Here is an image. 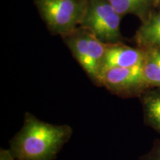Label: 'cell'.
I'll return each mask as SVG.
<instances>
[{"label": "cell", "mask_w": 160, "mask_h": 160, "mask_svg": "<svg viewBox=\"0 0 160 160\" xmlns=\"http://www.w3.org/2000/svg\"><path fill=\"white\" fill-rule=\"evenodd\" d=\"M73 134L68 125H53L26 112L22 128L10 141L16 160H54Z\"/></svg>", "instance_id": "obj_1"}, {"label": "cell", "mask_w": 160, "mask_h": 160, "mask_svg": "<svg viewBox=\"0 0 160 160\" xmlns=\"http://www.w3.org/2000/svg\"><path fill=\"white\" fill-rule=\"evenodd\" d=\"M33 2L50 33L62 37L81 25L88 0H33Z\"/></svg>", "instance_id": "obj_2"}, {"label": "cell", "mask_w": 160, "mask_h": 160, "mask_svg": "<svg viewBox=\"0 0 160 160\" xmlns=\"http://www.w3.org/2000/svg\"><path fill=\"white\" fill-rule=\"evenodd\" d=\"M62 38L89 79L100 86L106 44L82 26H79L72 33Z\"/></svg>", "instance_id": "obj_3"}, {"label": "cell", "mask_w": 160, "mask_h": 160, "mask_svg": "<svg viewBox=\"0 0 160 160\" xmlns=\"http://www.w3.org/2000/svg\"><path fill=\"white\" fill-rule=\"evenodd\" d=\"M122 17L108 0H88L81 25L105 44L122 42Z\"/></svg>", "instance_id": "obj_4"}, {"label": "cell", "mask_w": 160, "mask_h": 160, "mask_svg": "<svg viewBox=\"0 0 160 160\" xmlns=\"http://www.w3.org/2000/svg\"><path fill=\"white\" fill-rule=\"evenodd\" d=\"M100 86L120 97L141 95L149 87L142 65L131 68H110L102 71Z\"/></svg>", "instance_id": "obj_5"}, {"label": "cell", "mask_w": 160, "mask_h": 160, "mask_svg": "<svg viewBox=\"0 0 160 160\" xmlns=\"http://www.w3.org/2000/svg\"><path fill=\"white\" fill-rule=\"evenodd\" d=\"M143 48H134L122 42L106 44L102 71L110 68H131L142 65Z\"/></svg>", "instance_id": "obj_6"}, {"label": "cell", "mask_w": 160, "mask_h": 160, "mask_svg": "<svg viewBox=\"0 0 160 160\" xmlns=\"http://www.w3.org/2000/svg\"><path fill=\"white\" fill-rule=\"evenodd\" d=\"M144 49L143 73L149 87L160 89V46H151Z\"/></svg>", "instance_id": "obj_7"}, {"label": "cell", "mask_w": 160, "mask_h": 160, "mask_svg": "<svg viewBox=\"0 0 160 160\" xmlns=\"http://www.w3.org/2000/svg\"><path fill=\"white\" fill-rule=\"evenodd\" d=\"M122 17L126 14L137 15L144 22L159 0H108Z\"/></svg>", "instance_id": "obj_8"}, {"label": "cell", "mask_w": 160, "mask_h": 160, "mask_svg": "<svg viewBox=\"0 0 160 160\" xmlns=\"http://www.w3.org/2000/svg\"><path fill=\"white\" fill-rule=\"evenodd\" d=\"M141 97L145 122L160 133V89L145 91Z\"/></svg>", "instance_id": "obj_9"}, {"label": "cell", "mask_w": 160, "mask_h": 160, "mask_svg": "<svg viewBox=\"0 0 160 160\" xmlns=\"http://www.w3.org/2000/svg\"><path fill=\"white\" fill-rule=\"evenodd\" d=\"M160 36V13L151 15L136 35L137 42L142 48L150 47Z\"/></svg>", "instance_id": "obj_10"}, {"label": "cell", "mask_w": 160, "mask_h": 160, "mask_svg": "<svg viewBox=\"0 0 160 160\" xmlns=\"http://www.w3.org/2000/svg\"><path fill=\"white\" fill-rule=\"evenodd\" d=\"M140 160H160V140H157L151 151L140 158Z\"/></svg>", "instance_id": "obj_11"}, {"label": "cell", "mask_w": 160, "mask_h": 160, "mask_svg": "<svg viewBox=\"0 0 160 160\" xmlns=\"http://www.w3.org/2000/svg\"><path fill=\"white\" fill-rule=\"evenodd\" d=\"M0 160H16V159L12 155L9 149H1V151H0Z\"/></svg>", "instance_id": "obj_12"}, {"label": "cell", "mask_w": 160, "mask_h": 160, "mask_svg": "<svg viewBox=\"0 0 160 160\" xmlns=\"http://www.w3.org/2000/svg\"><path fill=\"white\" fill-rule=\"evenodd\" d=\"M151 46H160V36L155 39V41L153 42ZM151 46H150V47H151Z\"/></svg>", "instance_id": "obj_13"}]
</instances>
